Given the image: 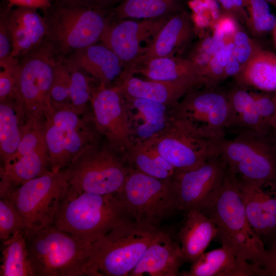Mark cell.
I'll return each instance as SVG.
<instances>
[{
	"label": "cell",
	"mask_w": 276,
	"mask_h": 276,
	"mask_svg": "<svg viewBox=\"0 0 276 276\" xmlns=\"http://www.w3.org/2000/svg\"><path fill=\"white\" fill-rule=\"evenodd\" d=\"M201 211L216 224L222 245L263 271L268 250L249 222L238 179L227 167L218 191Z\"/></svg>",
	"instance_id": "cell-1"
},
{
	"label": "cell",
	"mask_w": 276,
	"mask_h": 276,
	"mask_svg": "<svg viewBox=\"0 0 276 276\" xmlns=\"http://www.w3.org/2000/svg\"><path fill=\"white\" fill-rule=\"evenodd\" d=\"M131 220L133 219L117 194L78 191L68 185L60 201L53 224L93 243L116 226Z\"/></svg>",
	"instance_id": "cell-2"
},
{
	"label": "cell",
	"mask_w": 276,
	"mask_h": 276,
	"mask_svg": "<svg viewBox=\"0 0 276 276\" xmlns=\"http://www.w3.org/2000/svg\"><path fill=\"white\" fill-rule=\"evenodd\" d=\"M26 242L34 276H96L93 243L54 224L26 230Z\"/></svg>",
	"instance_id": "cell-3"
},
{
	"label": "cell",
	"mask_w": 276,
	"mask_h": 276,
	"mask_svg": "<svg viewBox=\"0 0 276 276\" xmlns=\"http://www.w3.org/2000/svg\"><path fill=\"white\" fill-rule=\"evenodd\" d=\"M44 12L45 39L62 58L100 41L112 20L111 9H97L67 1L56 0Z\"/></svg>",
	"instance_id": "cell-4"
},
{
	"label": "cell",
	"mask_w": 276,
	"mask_h": 276,
	"mask_svg": "<svg viewBox=\"0 0 276 276\" xmlns=\"http://www.w3.org/2000/svg\"><path fill=\"white\" fill-rule=\"evenodd\" d=\"M133 220L112 228L93 243L91 264L96 276H127L163 232Z\"/></svg>",
	"instance_id": "cell-5"
},
{
	"label": "cell",
	"mask_w": 276,
	"mask_h": 276,
	"mask_svg": "<svg viewBox=\"0 0 276 276\" xmlns=\"http://www.w3.org/2000/svg\"><path fill=\"white\" fill-rule=\"evenodd\" d=\"M117 195L140 224L159 227L163 221L181 211L173 177L159 179L132 168Z\"/></svg>",
	"instance_id": "cell-6"
},
{
	"label": "cell",
	"mask_w": 276,
	"mask_h": 276,
	"mask_svg": "<svg viewBox=\"0 0 276 276\" xmlns=\"http://www.w3.org/2000/svg\"><path fill=\"white\" fill-rule=\"evenodd\" d=\"M132 167L123 155L109 145H93L66 168L69 187L76 191L98 194H117Z\"/></svg>",
	"instance_id": "cell-7"
},
{
	"label": "cell",
	"mask_w": 276,
	"mask_h": 276,
	"mask_svg": "<svg viewBox=\"0 0 276 276\" xmlns=\"http://www.w3.org/2000/svg\"><path fill=\"white\" fill-rule=\"evenodd\" d=\"M81 116L70 105L51 103L42 127L52 171L63 170L85 149L97 143L96 130Z\"/></svg>",
	"instance_id": "cell-8"
},
{
	"label": "cell",
	"mask_w": 276,
	"mask_h": 276,
	"mask_svg": "<svg viewBox=\"0 0 276 276\" xmlns=\"http://www.w3.org/2000/svg\"><path fill=\"white\" fill-rule=\"evenodd\" d=\"M220 155L230 172L238 178L276 181V148L271 129L237 132L234 139L222 142Z\"/></svg>",
	"instance_id": "cell-9"
},
{
	"label": "cell",
	"mask_w": 276,
	"mask_h": 276,
	"mask_svg": "<svg viewBox=\"0 0 276 276\" xmlns=\"http://www.w3.org/2000/svg\"><path fill=\"white\" fill-rule=\"evenodd\" d=\"M47 40L22 57L19 61L14 97L21 105L27 123H43L51 105L50 91L56 57Z\"/></svg>",
	"instance_id": "cell-10"
},
{
	"label": "cell",
	"mask_w": 276,
	"mask_h": 276,
	"mask_svg": "<svg viewBox=\"0 0 276 276\" xmlns=\"http://www.w3.org/2000/svg\"><path fill=\"white\" fill-rule=\"evenodd\" d=\"M177 171L196 169L220 155L222 141L209 137L188 122L170 115L166 127L148 140Z\"/></svg>",
	"instance_id": "cell-11"
},
{
	"label": "cell",
	"mask_w": 276,
	"mask_h": 276,
	"mask_svg": "<svg viewBox=\"0 0 276 276\" xmlns=\"http://www.w3.org/2000/svg\"><path fill=\"white\" fill-rule=\"evenodd\" d=\"M64 169L52 170L29 180L2 197L9 200L25 224L26 230L53 224L60 201L68 187Z\"/></svg>",
	"instance_id": "cell-12"
},
{
	"label": "cell",
	"mask_w": 276,
	"mask_h": 276,
	"mask_svg": "<svg viewBox=\"0 0 276 276\" xmlns=\"http://www.w3.org/2000/svg\"><path fill=\"white\" fill-rule=\"evenodd\" d=\"M170 115L188 122L205 136L222 141L230 115L227 94L215 88L192 89L170 108Z\"/></svg>",
	"instance_id": "cell-13"
},
{
	"label": "cell",
	"mask_w": 276,
	"mask_h": 276,
	"mask_svg": "<svg viewBox=\"0 0 276 276\" xmlns=\"http://www.w3.org/2000/svg\"><path fill=\"white\" fill-rule=\"evenodd\" d=\"M51 170L42 123H26L16 152L1 168L0 197Z\"/></svg>",
	"instance_id": "cell-14"
},
{
	"label": "cell",
	"mask_w": 276,
	"mask_h": 276,
	"mask_svg": "<svg viewBox=\"0 0 276 276\" xmlns=\"http://www.w3.org/2000/svg\"><path fill=\"white\" fill-rule=\"evenodd\" d=\"M90 103L95 128L110 147L124 155L134 142L123 94L116 85H100L94 88Z\"/></svg>",
	"instance_id": "cell-15"
},
{
	"label": "cell",
	"mask_w": 276,
	"mask_h": 276,
	"mask_svg": "<svg viewBox=\"0 0 276 276\" xmlns=\"http://www.w3.org/2000/svg\"><path fill=\"white\" fill-rule=\"evenodd\" d=\"M169 16L141 21L111 20L106 28L100 41L123 61L126 71H131L145 52L146 48L141 47L142 42L151 41L150 39L155 36Z\"/></svg>",
	"instance_id": "cell-16"
},
{
	"label": "cell",
	"mask_w": 276,
	"mask_h": 276,
	"mask_svg": "<svg viewBox=\"0 0 276 276\" xmlns=\"http://www.w3.org/2000/svg\"><path fill=\"white\" fill-rule=\"evenodd\" d=\"M226 169L220 155L209 159L200 167L191 170L177 171L173 176L181 211L186 213L201 210L218 191Z\"/></svg>",
	"instance_id": "cell-17"
},
{
	"label": "cell",
	"mask_w": 276,
	"mask_h": 276,
	"mask_svg": "<svg viewBox=\"0 0 276 276\" xmlns=\"http://www.w3.org/2000/svg\"><path fill=\"white\" fill-rule=\"evenodd\" d=\"M230 106L227 129L267 131L276 112V94L249 91L237 85L226 93Z\"/></svg>",
	"instance_id": "cell-18"
},
{
	"label": "cell",
	"mask_w": 276,
	"mask_h": 276,
	"mask_svg": "<svg viewBox=\"0 0 276 276\" xmlns=\"http://www.w3.org/2000/svg\"><path fill=\"white\" fill-rule=\"evenodd\" d=\"M237 178L249 222L269 248L276 242V181Z\"/></svg>",
	"instance_id": "cell-19"
},
{
	"label": "cell",
	"mask_w": 276,
	"mask_h": 276,
	"mask_svg": "<svg viewBox=\"0 0 276 276\" xmlns=\"http://www.w3.org/2000/svg\"><path fill=\"white\" fill-rule=\"evenodd\" d=\"M195 29L191 15L186 9L171 15L152 39L133 70L152 59L174 56L183 50L193 38Z\"/></svg>",
	"instance_id": "cell-20"
},
{
	"label": "cell",
	"mask_w": 276,
	"mask_h": 276,
	"mask_svg": "<svg viewBox=\"0 0 276 276\" xmlns=\"http://www.w3.org/2000/svg\"><path fill=\"white\" fill-rule=\"evenodd\" d=\"M185 262L179 242L163 230L129 275L176 276Z\"/></svg>",
	"instance_id": "cell-21"
},
{
	"label": "cell",
	"mask_w": 276,
	"mask_h": 276,
	"mask_svg": "<svg viewBox=\"0 0 276 276\" xmlns=\"http://www.w3.org/2000/svg\"><path fill=\"white\" fill-rule=\"evenodd\" d=\"M36 10L25 7H16L10 10L8 25L12 40V58L18 59L23 57L45 39L47 22Z\"/></svg>",
	"instance_id": "cell-22"
},
{
	"label": "cell",
	"mask_w": 276,
	"mask_h": 276,
	"mask_svg": "<svg viewBox=\"0 0 276 276\" xmlns=\"http://www.w3.org/2000/svg\"><path fill=\"white\" fill-rule=\"evenodd\" d=\"M182 276H263V270L239 258L230 247L222 245L203 252Z\"/></svg>",
	"instance_id": "cell-23"
},
{
	"label": "cell",
	"mask_w": 276,
	"mask_h": 276,
	"mask_svg": "<svg viewBox=\"0 0 276 276\" xmlns=\"http://www.w3.org/2000/svg\"><path fill=\"white\" fill-rule=\"evenodd\" d=\"M67 62L81 69L97 80L100 85L115 84L126 71L119 57L101 43L94 44L73 53Z\"/></svg>",
	"instance_id": "cell-24"
},
{
	"label": "cell",
	"mask_w": 276,
	"mask_h": 276,
	"mask_svg": "<svg viewBox=\"0 0 276 276\" xmlns=\"http://www.w3.org/2000/svg\"><path fill=\"white\" fill-rule=\"evenodd\" d=\"M124 98L134 142L148 140L166 127L170 118V107L146 99Z\"/></svg>",
	"instance_id": "cell-25"
},
{
	"label": "cell",
	"mask_w": 276,
	"mask_h": 276,
	"mask_svg": "<svg viewBox=\"0 0 276 276\" xmlns=\"http://www.w3.org/2000/svg\"><path fill=\"white\" fill-rule=\"evenodd\" d=\"M115 85L124 96L146 99L170 108L187 92L196 88L185 83L142 79L130 71L125 72Z\"/></svg>",
	"instance_id": "cell-26"
},
{
	"label": "cell",
	"mask_w": 276,
	"mask_h": 276,
	"mask_svg": "<svg viewBox=\"0 0 276 276\" xmlns=\"http://www.w3.org/2000/svg\"><path fill=\"white\" fill-rule=\"evenodd\" d=\"M132 72L141 74L147 80L185 83L196 87L206 83L202 71L194 63L174 56L152 59Z\"/></svg>",
	"instance_id": "cell-27"
},
{
	"label": "cell",
	"mask_w": 276,
	"mask_h": 276,
	"mask_svg": "<svg viewBox=\"0 0 276 276\" xmlns=\"http://www.w3.org/2000/svg\"><path fill=\"white\" fill-rule=\"evenodd\" d=\"M217 227L213 221L200 210H191L178 233L181 251L186 262L192 263L216 238Z\"/></svg>",
	"instance_id": "cell-28"
},
{
	"label": "cell",
	"mask_w": 276,
	"mask_h": 276,
	"mask_svg": "<svg viewBox=\"0 0 276 276\" xmlns=\"http://www.w3.org/2000/svg\"><path fill=\"white\" fill-rule=\"evenodd\" d=\"M235 79L240 86L276 94V54L260 48Z\"/></svg>",
	"instance_id": "cell-29"
},
{
	"label": "cell",
	"mask_w": 276,
	"mask_h": 276,
	"mask_svg": "<svg viewBox=\"0 0 276 276\" xmlns=\"http://www.w3.org/2000/svg\"><path fill=\"white\" fill-rule=\"evenodd\" d=\"M0 102V154L4 164L17 149L26 117L21 105L14 96Z\"/></svg>",
	"instance_id": "cell-30"
},
{
	"label": "cell",
	"mask_w": 276,
	"mask_h": 276,
	"mask_svg": "<svg viewBox=\"0 0 276 276\" xmlns=\"http://www.w3.org/2000/svg\"><path fill=\"white\" fill-rule=\"evenodd\" d=\"M189 0H121L111 8L112 20L156 19L169 16L188 6Z\"/></svg>",
	"instance_id": "cell-31"
},
{
	"label": "cell",
	"mask_w": 276,
	"mask_h": 276,
	"mask_svg": "<svg viewBox=\"0 0 276 276\" xmlns=\"http://www.w3.org/2000/svg\"><path fill=\"white\" fill-rule=\"evenodd\" d=\"M124 156L132 168L155 178H172L177 172L148 140L134 142Z\"/></svg>",
	"instance_id": "cell-32"
},
{
	"label": "cell",
	"mask_w": 276,
	"mask_h": 276,
	"mask_svg": "<svg viewBox=\"0 0 276 276\" xmlns=\"http://www.w3.org/2000/svg\"><path fill=\"white\" fill-rule=\"evenodd\" d=\"M26 232L17 231L3 242L1 276H34L27 247Z\"/></svg>",
	"instance_id": "cell-33"
},
{
	"label": "cell",
	"mask_w": 276,
	"mask_h": 276,
	"mask_svg": "<svg viewBox=\"0 0 276 276\" xmlns=\"http://www.w3.org/2000/svg\"><path fill=\"white\" fill-rule=\"evenodd\" d=\"M70 75L71 106L80 115L85 113L94 89L91 79L81 69L67 62L64 58Z\"/></svg>",
	"instance_id": "cell-34"
},
{
	"label": "cell",
	"mask_w": 276,
	"mask_h": 276,
	"mask_svg": "<svg viewBox=\"0 0 276 276\" xmlns=\"http://www.w3.org/2000/svg\"><path fill=\"white\" fill-rule=\"evenodd\" d=\"M248 20L246 24L256 36H262L273 31L276 16L271 12L269 4L265 0H245Z\"/></svg>",
	"instance_id": "cell-35"
},
{
	"label": "cell",
	"mask_w": 276,
	"mask_h": 276,
	"mask_svg": "<svg viewBox=\"0 0 276 276\" xmlns=\"http://www.w3.org/2000/svg\"><path fill=\"white\" fill-rule=\"evenodd\" d=\"M233 49L232 39L227 40L212 57L204 75L206 88H215L218 84L225 80V68Z\"/></svg>",
	"instance_id": "cell-36"
},
{
	"label": "cell",
	"mask_w": 276,
	"mask_h": 276,
	"mask_svg": "<svg viewBox=\"0 0 276 276\" xmlns=\"http://www.w3.org/2000/svg\"><path fill=\"white\" fill-rule=\"evenodd\" d=\"M70 75L63 58L59 57L55 65L50 99L52 104L71 105Z\"/></svg>",
	"instance_id": "cell-37"
},
{
	"label": "cell",
	"mask_w": 276,
	"mask_h": 276,
	"mask_svg": "<svg viewBox=\"0 0 276 276\" xmlns=\"http://www.w3.org/2000/svg\"><path fill=\"white\" fill-rule=\"evenodd\" d=\"M24 222L12 202L0 199V239L3 242L15 232L26 230Z\"/></svg>",
	"instance_id": "cell-38"
},
{
	"label": "cell",
	"mask_w": 276,
	"mask_h": 276,
	"mask_svg": "<svg viewBox=\"0 0 276 276\" xmlns=\"http://www.w3.org/2000/svg\"><path fill=\"white\" fill-rule=\"evenodd\" d=\"M13 6L5 0L1 6L0 14V66L3 67L11 61L13 49L11 32L8 25V14Z\"/></svg>",
	"instance_id": "cell-39"
},
{
	"label": "cell",
	"mask_w": 276,
	"mask_h": 276,
	"mask_svg": "<svg viewBox=\"0 0 276 276\" xmlns=\"http://www.w3.org/2000/svg\"><path fill=\"white\" fill-rule=\"evenodd\" d=\"M233 52L242 68L262 47L240 28L232 38Z\"/></svg>",
	"instance_id": "cell-40"
},
{
	"label": "cell",
	"mask_w": 276,
	"mask_h": 276,
	"mask_svg": "<svg viewBox=\"0 0 276 276\" xmlns=\"http://www.w3.org/2000/svg\"><path fill=\"white\" fill-rule=\"evenodd\" d=\"M0 72V102L13 97L15 94L19 68V61L14 59L1 67Z\"/></svg>",
	"instance_id": "cell-41"
},
{
	"label": "cell",
	"mask_w": 276,
	"mask_h": 276,
	"mask_svg": "<svg viewBox=\"0 0 276 276\" xmlns=\"http://www.w3.org/2000/svg\"><path fill=\"white\" fill-rule=\"evenodd\" d=\"M188 6L192 13L204 14L211 16L213 20L212 27L221 13L220 7L217 0H189Z\"/></svg>",
	"instance_id": "cell-42"
},
{
	"label": "cell",
	"mask_w": 276,
	"mask_h": 276,
	"mask_svg": "<svg viewBox=\"0 0 276 276\" xmlns=\"http://www.w3.org/2000/svg\"><path fill=\"white\" fill-rule=\"evenodd\" d=\"M221 12L228 14L239 22L245 25L248 20V14L246 9L245 0H217Z\"/></svg>",
	"instance_id": "cell-43"
},
{
	"label": "cell",
	"mask_w": 276,
	"mask_h": 276,
	"mask_svg": "<svg viewBox=\"0 0 276 276\" xmlns=\"http://www.w3.org/2000/svg\"><path fill=\"white\" fill-rule=\"evenodd\" d=\"M238 22L232 16L221 12L219 18L212 28L213 27L219 28L224 32L227 40L232 39L235 33L240 29Z\"/></svg>",
	"instance_id": "cell-44"
},
{
	"label": "cell",
	"mask_w": 276,
	"mask_h": 276,
	"mask_svg": "<svg viewBox=\"0 0 276 276\" xmlns=\"http://www.w3.org/2000/svg\"><path fill=\"white\" fill-rule=\"evenodd\" d=\"M13 6L40 9L45 11L51 6V0H6Z\"/></svg>",
	"instance_id": "cell-45"
},
{
	"label": "cell",
	"mask_w": 276,
	"mask_h": 276,
	"mask_svg": "<svg viewBox=\"0 0 276 276\" xmlns=\"http://www.w3.org/2000/svg\"><path fill=\"white\" fill-rule=\"evenodd\" d=\"M75 2L84 6L101 9H110L121 0H62Z\"/></svg>",
	"instance_id": "cell-46"
},
{
	"label": "cell",
	"mask_w": 276,
	"mask_h": 276,
	"mask_svg": "<svg viewBox=\"0 0 276 276\" xmlns=\"http://www.w3.org/2000/svg\"><path fill=\"white\" fill-rule=\"evenodd\" d=\"M267 250V258L263 269L264 276H276V242Z\"/></svg>",
	"instance_id": "cell-47"
},
{
	"label": "cell",
	"mask_w": 276,
	"mask_h": 276,
	"mask_svg": "<svg viewBox=\"0 0 276 276\" xmlns=\"http://www.w3.org/2000/svg\"><path fill=\"white\" fill-rule=\"evenodd\" d=\"M241 70L242 66L233 51L225 68V79L231 77L235 78L238 75Z\"/></svg>",
	"instance_id": "cell-48"
},
{
	"label": "cell",
	"mask_w": 276,
	"mask_h": 276,
	"mask_svg": "<svg viewBox=\"0 0 276 276\" xmlns=\"http://www.w3.org/2000/svg\"><path fill=\"white\" fill-rule=\"evenodd\" d=\"M270 127L272 130L276 133V112L271 121Z\"/></svg>",
	"instance_id": "cell-49"
},
{
	"label": "cell",
	"mask_w": 276,
	"mask_h": 276,
	"mask_svg": "<svg viewBox=\"0 0 276 276\" xmlns=\"http://www.w3.org/2000/svg\"><path fill=\"white\" fill-rule=\"evenodd\" d=\"M269 4L274 6L276 8V0H265Z\"/></svg>",
	"instance_id": "cell-50"
},
{
	"label": "cell",
	"mask_w": 276,
	"mask_h": 276,
	"mask_svg": "<svg viewBox=\"0 0 276 276\" xmlns=\"http://www.w3.org/2000/svg\"><path fill=\"white\" fill-rule=\"evenodd\" d=\"M273 33H274V39H275V41L276 42V27H275L274 30H273Z\"/></svg>",
	"instance_id": "cell-51"
},
{
	"label": "cell",
	"mask_w": 276,
	"mask_h": 276,
	"mask_svg": "<svg viewBox=\"0 0 276 276\" xmlns=\"http://www.w3.org/2000/svg\"><path fill=\"white\" fill-rule=\"evenodd\" d=\"M273 133H274V144H275V146L276 148V134L274 132H273Z\"/></svg>",
	"instance_id": "cell-52"
},
{
	"label": "cell",
	"mask_w": 276,
	"mask_h": 276,
	"mask_svg": "<svg viewBox=\"0 0 276 276\" xmlns=\"http://www.w3.org/2000/svg\"><path fill=\"white\" fill-rule=\"evenodd\" d=\"M274 133H275L276 134V133H275V132H274Z\"/></svg>",
	"instance_id": "cell-53"
}]
</instances>
